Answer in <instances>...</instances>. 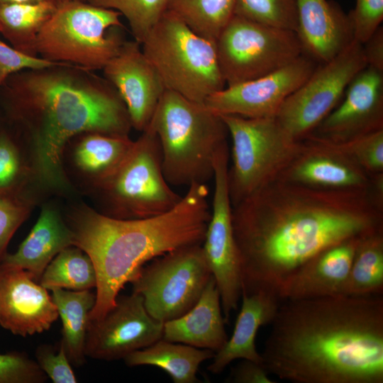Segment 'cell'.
I'll return each mask as SVG.
<instances>
[{"mask_svg":"<svg viewBox=\"0 0 383 383\" xmlns=\"http://www.w3.org/2000/svg\"><path fill=\"white\" fill-rule=\"evenodd\" d=\"M383 189L314 188L278 178L233 206L242 292L278 290L313 256L383 230Z\"/></svg>","mask_w":383,"mask_h":383,"instance_id":"6da1fadb","label":"cell"},{"mask_svg":"<svg viewBox=\"0 0 383 383\" xmlns=\"http://www.w3.org/2000/svg\"><path fill=\"white\" fill-rule=\"evenodd\" d=\"M262 364L294 383H383L380 295L285 300L271 323Z\"/></svg>","mask_w":383,"mask_h":383,"instance_id":"7a4b0ae2","label":"cell"},{"mask_svg":"<svg viewBox=\"0 0 383 383\" xmlns=\"http://www.w3.org/2000/svg\"><path fill=\"white\" fill-rule=\"evenodd\" d=\"M77 67L56 66L21 71L1 84L12 113L34 125L38 170L52 184L62 182L64 146L83 132L128 136L126 107L115 88Z\"/></svg>","mask_w":383,"mask_h":383,"instance_id":"3957f363","label":"cell"},{"mask_svg":"<svg viewBox=\"0 0 383 383\" xmlns=\"http://www.w3.org/2000/svg\"><path fill=\"white\" fill-rule=\"evenodd\" d=\"M206 184L194 183L171 210L155 216L120 219L85 210L72 220L73 245L91 258L96 274L89 320L102 318L120 291L144 264L170 251L202 245L211 216Z\"/></svg>","mask_w":383,"mask_h":383,"instance_id":"277c9868","label":"cell"},{"mask_svg":"<svg viewBox=\"0 0 383 383\" xmlns=\"http://www.w3.org/2000/svg\"><path fill=\"white\" fill-rule=\"evenodd\" d=\"M158 138L164 176L170 185L206 184L219 151L228 146L221 116L204 104L166 89L150 122Z\"/></svg>","mask_w":383,"mask_h":383,"instance_id":"5b68a950","label":"cell"},{"mask_svg":"<svg viewBox=\"0 0 383 383\" xmlns=\"http://www.w3.org/2000/svg\"><path fill=\"white\" fill-rule=\"evenodd\" d=\"M140 45L167 90L204 104L226 87L215 42L196 33L169 10Z\"/></svg>","mask_w":383,"mask_h":383,"instance_id":"8992f818","label":"cell"},{"mask_svg":"<svg viewBox=\"0 0 383 383\" xmlns=\"http://www.w3.org/2000/svg\"><path fill=\"white\" fill-rule=\"evenodd\" d=\"M121 16L88 1H59L38 35L37 53L86 70L103 69L125 41Z\"/></svg>","mask_w":383,"mask_h":383,"instance_id":"52a82bcc","label":"cell"},{"mask_svg":"<svg viewBox=\"0 0 383 383\" xmlns=\"http://www.w3.org/2000/svg\"><path fill=\"white\" fill-rule=\"evenodd\" d=\"M232 141L228 186L232 206L278 179L302 148L275 117L220 115Z\"/></svg>","mask_w":383,"mask_h":383,"instance_id":"ba28073f","label":"cell"},{"mask_svg":"<svg viewBox=\"0 0 383 383\" xmlns=\"http://www.w3.org/2000/svg\"><path fill=\"white\" fill-rule=\"evenodd\" d=\"M118 166L101 179L111 206L106 216L120 219L144 218L173 209L182 196L166 180L160 145L150 123Z\"/></svg>","mask_w":383,"mask_h":383,"instance_id":"9c48e42d","label":"cell"},{"mask_svg":"<svg viewBox=\"0 0 383 383\" xmlns=\"http://www.w3.org/2000/svg\"><path fill=\"white\" fill-rule=\"evenodd\" d=\"M226 87L277 71L304 53L296 33L234 15L215 41Z\"/></svg>","mask_w":383,"mask_h":383,"instance_id":"30bf717a","label":"cell"},{"mask_svg":"<svg viewBox=\"0 0 383 383\" xmlns=\"http://www.w3.org/2000/svg\"><path fill=\"white\" fill-rule=\"evenodd\" d=\"M211 276L201 245H193L155 258L131 283L148 313L164 323L189 311Z\"/></svg>","mask_w":383,"mask_h":383,"instance_id":"8fae6325","label":"cell"},{"mask_svg":"<svg viewBox=\"0 0 383 383\" xmlns=\"http://www.w3.org/2000/svg\"><path fill=\"white\" fill-rule=\"evenodd\" d=\"M367 66L362 45L355 40L328 62L319 63L284 101L275 116L293 138L301 140L334 109L355 76Z\"/></svg>","mask_w":383,"mask_h":383,"instance_id":"7c38bea8","label":"cell"},{"mask_svg":"<svg viewBox=\"0 0 383 383\" xmlns=\"http://www.w3.org/2000/svg\"><path fill=\"white\" fill-rule=\"evenodd\" d=\"M229 151L226 146L214 162V190L210 220L201 245L204 255L219 292L226 322L237 309L243 278L232 223V204L228 186Z\"/></svg>","mask_w":383,"mask_h":383,"instance_id":"4fadbf2b","label":"cell"},{"mask_svg":"<svg viewBox=\"0 0 383 383\" xmlns=\"http://www.w3.org/2000/svg\"><path fill=\"white\" fill-rule=\"evenodd\" d=\"M163 324L148 313L140 294L133 292L118 295L115 306L102 318L89 320L86 357L106 361L124 359L161 339Z\"/></svg>","mask_w":383,"mask_h":383,"instance_id":"5bb4252c","label":"cell"},{"mask_svg":"<svg viewBox=\"0 0 383 383\" xmlns=\"http://www.w3.org/2000/svg\"><path fill=\"white\" fill-rule=\"evenodd\" d=\"M318 62L304 53L284 67L259 78L225 87L204 102L218 115L275 117L287 97L299 88Z\"/></svg>","mask_w":383,"mask_h":383,"instance_id":"9a60e30c","label":"cell"},{"mask_svg":"<svg viewBox=\"0 0 383 383\" xmlns=\"http://www.w3.org/2000/svg\"><path fill=\"white\" fill-rule=\"evenodd\" d=\"M382 129L383 71L366 66L350 82L339 104L309 135L338 143Z\"/></svg>","mask_w":383,"mask_h":383,"instance_id":"2e32d148","label":"cell"},{"mask_svg":"<svg viewBox=\"0 0 383 383\" xmlns=\"http://www.w3.org/2000/svg\"><path fill=\"white\" fill-rule=\"evenodd\" d=\"M102 70L105 79L123 100L132 127L143 131L166 89L141 45L135 40H125Z\"/></svg>","mask_w":383,"mask_h":383,"instance_id":"e0dca14e","label":"cell"},{"mask_svg":"<svg viewBox=\"0 0 383 383\" xmlns=\"http://www.w3.org/2000/svg\"><path fill=\"white\" fill-rule=\"evenodd\" d=\"M58 312L48 289L19 268L0 267V326L26 337L48 331Z\"/></svg>","mask_w":383,"mask_h":383,"instance_id":"ac0fdd59","label":"cell"},{"mask_svg":"<svg viewBox=\"0 0 383 383\" xmlns=\"http://www.w3.org/2000/svg\"><path fill=\"white\" fill-rule=\"evenodd\" d=\"M302 148L279 178L327 189H360L373 186L370 175L324 141L307 135Z\"/></svg>","mask_w":383,"mask_h":383,"instance_id":"d6986e66","label":"cell"},{"mask_svg":"<svg viewBox=\"0 0 383 383\" xmlns=\"http://www.w3.org/2000/svg\"><path fill=\"white\" fill-rule=\"evenodd\" d=\"M362 238L343 240L313 256L282 284L278 290L280 299H306L341 294L355 250Z\"/></svg>","mask_w":383,"mask_h":383,"instance_id":"ffe728a7","label":"cell"},{"mask_svg":"<svg viewBox=\"0 0 383 383\" xmlns=\"http://www.w3.org/2000/svg\"><path fill=\"white\" fill-rule=\"evenodd\" d=\"M296 34L306 55L329 61L354 40L348 14L329 0H296Z\"/></svg>","mask_w":383,"mask_h":383,"instance_id":"44dd1931","label":"cell"},{"mask_svg":"<svg viewBox=\"0 0 383 383\" xmlns=\"http://www.w3.org/2000/svg\"><path fill=\"white\" fill-rule=\"evenodd\" d=\"M242 305L230 339L213 356L208 370L219 374L233 361L246 359L262 363V357L255 345L259 328L274 320L280 306L278 293L260 289L242 292Z\"/></svg>","mask_w":383,"mask_h":383,"instance_id":"7402d4cb","label":"cell"},{"mask_svg":"<svg viewBox=\"0 0 383 383\" xmlns=\"http://www.w3.org/2000/svg\"><path fill=\"white\" fill-rule=\"evenodd\" d=\"M219 292L213 276L196 304L163 324L162 338L216 353L228 340Z\"/></svg>","mask_w":383,"mask_h":383,"instance_id":"603a6c76","label":"cell"},{"mask_svg":"<svg viewBox=\"0 0 383 383\" xmlns=\"http://www.w3.org/2000/svg\"><path fill=\"white\" fill-rule=\"evenodd\" d=\"M73 245L72 233L52 209H42L39 218L28 235L12 254H6L1 267L26 270L38 282L50 261L62 250Z\"/></svg>","mask_w":383,"mask_h":383,"instance_id":"cb8c5ba5","label":"cell"},{"mask_svg":"<svg viewBox=\"0 0 383 383\" xmlns=\"http://www.w3.org/2000/svg\"><path fill=\"white\" fill-rule=\"evenodd\" d=\"M215 353L162 338L152 345L134 351L124 357L128 366L151 365L166 372L174 383H196V372L205 360Z\"/></svg>","mask_w":383,"mask_h":383,"instance_id":"d4e9b609","label":"cell"},{"mask_svg":"<svg viewBox=\"0 0 383 383\" xmlns=\"http://www.w3.org/2000/svg\"><path fill=\"white\" fill-rule=\"evenodd\" d=\"M52 299L62 323L63 345L71 365L81 367L86 362L85 344L89 313L96 303L91 289L72 291L55 288Z\"/></svg>","mask_w":383,"mask_h":383,"instance_id":"484cf974","label":"cell"},{"mask_svg":"<svg viewBox=\"0 0 383 383\" xmlns=\"http://www.w3.org/2000/svg\"><path fill=\"white\" fill-rule=\"evenodd\" d=\"M57 3L44 1L0 5V34L13 48L37 56L38 35Z\"/></svg>","mask_w":383,"mask_h":383,"instance_id":"4316f807","label":"cell"},{"mask_svg":"<svg viewBox=\"0 0 383 383\" xmlns=\"http://www.w3.org/2000/svg\"><path fill=\"white\" fill-rule=\"evenodd\" d=\"M382 293L383 230L360 240L341 294L362 296Z\"/></svg>","mask_w":383,"mask_h":383,"instance_id":"83f0119b","label":"cell"},{"mask_svg":"<svg viewBox=\"0 0 383 383\" xmlns=\"http://www.w3.org/2000/svg\"><path fill=\"white\" fill-rule=\"evenodd\" d=\"M39 284L48 290L91 289L96 286V270L89 256L79 248L72 245L60 251L50 261Z\"/></svg>","mask_w":383,"mask_h":383,"instance_id":"f1b7e54d","label":"cell"},{"mask_svg":"<svg viewBox=\"0 0 383 383\" xmlns=\"http://www.w3.org/2000/svg\"><path fill=\"white\" fill-rule=\"evenodd\" d=\"M235 5L236 0H170L167 10L196 33L215 42L235 15Z\"/></svg>","mask_w":383,"mask_h":383,"instance_id":"f546056e","label":"cell"},{"mask_svg":"<svg viewBox=\"0 0 383 383\" xmlns=\"http://www.w3.org/2000/svg\"><path fill=\"white\" fill-rule=\"evenodd\" d=\"M133 143L128 136L89 133L78 145L75 160L82 170L101 179L118 166Z\"/></svg>","mask_w":383,"mask_h":383,"instance_id":"4dcf8cb0","label":"cell"},{"mask_svg":"<svg viewBox=\"0 0 383 383\" xmlns=\"http://www.w3.org/2000/svg\"><path fill=\"white\" fill-rule=\"evenodd\" d=\"M170 0H88L90 4L113 9L127 20L134 40L140 44L167 11Z\"/></svg>","mask_w":383,"mask_h":383,"instance_id":"1f68e13d","label":"cell"},{"mask_svg":"<svg viewBox=\"0 0 383 383\" xmlns=\"http://www.w3.org/2000/svg\"><path fill=\"white\" fill-rule=\"evenodd\" d=\"M235 14L267 26L296 31V0H236Z\"/></svg>","mask_w":383,"mask_h":383,"instance_id":"d6a6232c","label":"cell"},{"mask_svg":"<svg viewBox=\"0 0 383 383\" xmlns=\"http://www.w3.org/2000/svg\"><path fill=\"white\" fill-rule=\"evenodd\" d=\"M321 140L370 175L383 173V129L342 142Z\"/></svg>","mask_w":383,"mask_h":383,"instance_id":"836d02e7","label":"cell"},{"mask_svg":"<svg viewBox=\"0 0 383 383\" xmlns=\"http://www.w3.org/2000/svg\"><path fill=\"white\" fill-rule=\"evenodd\" d=\"M48 377L26 353L0 354V383H43Z\"/></svg>","mask_w":383,"mask_h":383,"instance_id":"e575fe53","label":"cell"},{"mask_svg":"<svg viewBox=\"0 0 383 383\" xmlns=\"http://www.w3.org/2000/svg\"><path fill=\"white\" fill-rule=\"evenodd\" d=\"M29 210L13 192H0V263L12 236L26 220Z\"/></svg>","mask_w":383,"mask_h":383,"instance_id":"d590c367","label":"cell"},{"mask_svg":"<svg viewBox=\"0 0 383 383\" xmlns=\"http://www.w3.org/2000/svg\"><path fill=\"white\" fill-rule=\"evenodd\" d=\"M35 355L39 367L52 382H77L71 363L61 342L57 350L51 345H40L37 347Z\"/></svg>","mask_w":383,"mask_h":383,"instance_id":"8d00e7d4","label":"cell"},{"mask_svg":"<svg viewBox=\"0 0 383 383\" xmlns=\"http://www.w3.org/2000/svg\"><path fill=\"white\" fill-rule=\"evenodd\" d=\"M348 14L354 40L363 44L381 26L383 0H356Z\"/></svg>","mask_w":383,"mask_h":383,"instance_id":"74e56055","label":"cell"},{"mask_svg":"<svg viewBox=\"0 0 383 383\" xmlns=\"http://www.w3.org/2000/svg\"><path fill=\"white\" fill-rule=\"evenodd\" d=\"M67 65L26 54L0 40V87L8 77L21 71Z\"/></svg>","mask_w":383,"mask_h":383,"instance_id":"f35d334b","label":"cell"},{"mask_svg":"<svg viewBox=\"0 0 383 383\" xmlns=\"http://www.w3.org/2000/svg\"><path fill=\"white\" fill-rule=\"evenodd\" d=\"M21 172V160L16 145L0 133V192H13Z\"/></svg>","mask_w":383,"mask_h":383,"instance_id":"ab89813d","label":"cell"},{"mask_svg":"<svg viewBox=\"0 0 383 383\" xmlns=\"http://www.w3.org/2000/svg\"><path fill=\"white\" fill-rule=\"evenodd\" d=\"M270 373L262 363L252 360L242 359L232 368L228 382L232 383H276L270 377Z\"/></svg>","mask_w":383,"mask_h":383,"instance_id":"60d3db41","label":"cell"},{"mask_svg":"<svg viewBox=\"0 0 383 383\" xmlns=\"http://www.w3.org/2000/svg\"><path fill=\"white\" fill-rule=\"evenodd\" d=\"M362 45L367 66L383 71L382 26H379Z\"/></svg>","mask_w":383,"mask_h":383,"instance_id":"b9f144b4","label":"cell"},{"mask_svg":"<svg viewBox=\"0 0 383 383\" xmlns=\"http://www.w3.org/2000/svg\"><path fill=\"white\" fill-rule=\"evenodd\" d=\"M44 1H55L57 0H0V5L11 4H28V3H38Z\"/></svg>","mask_w":383,"mask_h":383,"instance_id":"7bdbcfd3","label":"cell"},{"mask_svg":"<svg viewBox=\"0 0 383 383\" xmlns=\"http://www.w3.org/2000/svg\"><path fill=\"white\" fill-rule=\"evenodd\" d=\"M57 2L59 1H87L88 0H57Z\"/></svg>","mask_w":383,"mask_h":383,"instance_id":"ee69618b","label":"cell"}]
</instances>
